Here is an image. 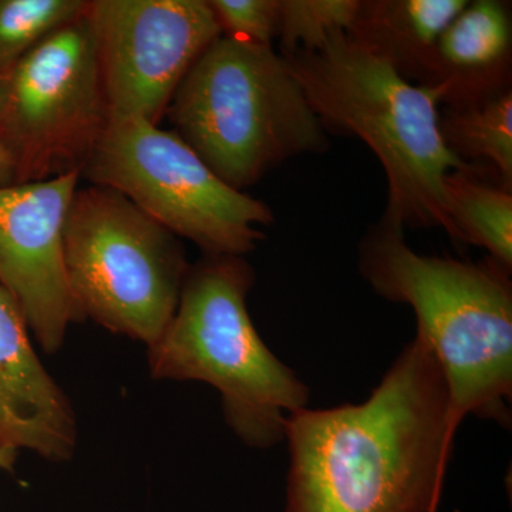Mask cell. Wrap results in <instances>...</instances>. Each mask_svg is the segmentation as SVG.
Masks as SVG:
<instances>
[{"instance_id":"6da1fadb","label":"cell","mask_w":512,"mask_h":512,"mask_svg":"<svg viewBox=\"0 0 512 512\" xmlns=\"http://www.w3.org/2000/svg\"><path fill=\"white\" fill-rule=\"evenodd\" d=\"M448 416L446 377L416 333L365 402L289 417L285 512H439Z\"/></svg>"},{"instance_id":"7a4b0ae2","label":"cell","mask_w":512,"mask_h":512,"mask_svg":"<svg viewBox=\"0 0 512 512\" xmlns=\"http://www.w3.org/2000/svg\"><path fill=\"white\" fill-rule=\"evenodd\" d=\"M282 56L323 128L359 137L379 158L389 185L383 217L450 235L444 181L454 171L473 170L441 133L439 104L453 92V80L416 86L353 33Z\"/></svg>"},{"instance_id":"3957f363","label":"cell","mask_w":512,"mask_h":512,"mask_svg":"<svg viewBox=\"0 0 512 512\" xmlns=\"http://www.w3.org/2000/svg\"><path fill=\"white\" fill-rule=\"evenodd\" d=\"M399 222L382 217L359 247V271L387 301L406 303L417 335L429 343L446 377L450 431L468 416L511 427V269L417 254Z\"/></svg>"},{"instance_id":"277c9868","label":"cell","mask_w":512,"mask_h":512,"mask_svg":"<svg viewBox=\"0 0 512 512\" xmlns=\"http://www.w3.org/2000/svg\"><path fill=\"white\" fill-rule=\"evenodd\" d=\"M254 284L244 256L204 255L190 265L177 312L148 348V362L154 379L215 387L231 430L264 450L285 440L289 417L308 407L311 393L256 332L247 306Z\"/></svg>"},{"instance_id":"5b68a950","label":"cell","mask_w":512,"mask_h":512,"mask_svg":"<svg viewBox=\"0 0 512 512\" xmlns=\"http://www.w3.org/2000/svg\"><path fill=\"white\" fill-rule=\"evenodd\" d=\"M165 117L212 173L241 192L289 158L328 146L285 57L272 45L227 36L198 57Z\"/></svg>"},{"instance_id":"8992f818","label":"cell","mask_w":512,"mask_h":512,"mask_svg":"<svg viewBox=\"0 0 512 512\" xmlns=\"http://www.w3.org/2000/svg\"><path fill=\"white\" fill-rule=\"evenodd\" d=\"M64 265L79 320L153 346L180 303L190 264L180 238L119 191L74 192L64 224Z\"/></svg>"},{"instance_id":"52a82bcc","label":"cell","mask_w":512,"mask_h":512,"mask_svg":"<svg viewBox=\"0 0 512 512\" xmlns=\"http://www.w3.org/2000/svg\"><path fill=\"white\" fill-rule=\"evenodd\" d=\"M80 180L119 191L205 255L244 256L274 221L265 202L220 180L173 130L111 119Z\"/></svg>"},{"instance_id":"ba28073f","label":"cell","mask_w":512,"mask_h":512,"mask_svg":"<svg viewBox=\"0 0 512 512\" xmlns=\"http://www.w3.org/2000/svg\"><path fill=\"white\" fill-rule=\"evenodd\" d=\"M110 120L86 8L0 73V146L8 158V185L82 174Z\"/></svg>"},{"instance_id":"9c48e42d","label":"cell","mask_w":512,"mask_h":512,"mask_svg":"<svg viewBox=\"0 0 512 512\" xmlns=\"http://www.w3.org/2000/svg\"><path fill=\"white\" fill-rule=\"evenodd\" d=\"M111 119L160 126L178 86L222 36L208 0H89Z\"/></svg>"},{"instance_id":"30bf717a","label":"cell","mask_w":512,"mask_h":512,"mask_svg":"<svg viewBox=\"0 0 512 512\" xmlns=\"http://www.w3.org/2000/svg\"><path fill=\"white\" fill-rule=\"evenodd\" d=\"M80 174L0 187V285L47 353L80 322L64 265V224Z\"/></svg>"},{"instance_id":"8fae6325","label":"cell","mask_w":512,"mask_h":512,"mask_svg":"<svg viewBox=\"0 0 512 512\" xmlns=\"http://www.w3.org/2000/svg\"><path fill=\"white\" fill-rule=\"evenodd\" d=\"M76 444L72 404L36 355L18 303L0 285V447L63 463Z\"/></svg>"},{"instance_id":"7c38bea8","label":"cell","mask_w":512,"mask_h":512,"mask_svg":"<svg viewBox=\"0 0 512 512\" xmlns=\"http://www.w3.org/2000/svg\"><path fill=\"white\" fill-rule=\"evenodd\" d=\"M450 237L484 248L488 258L511 269L512 197L508 188L481 181L471 171H454L444 181Z\"/></svg>"},{"instance_id":"4fadbf2b","label":"cell","mask_w":512,"mask_h":512,"mask_svg":"<svg viewBox=\"0 0 512 512\" xmlns=\"http://www.w3.org/2000/svg\"><path fill=\"white\" fill-rule=\"evenodd\" d=\"M441 133L450 150L461 160L484 158L497 168L504 187L512 181V94L463 107L441 120Z\"/></svg>"},{"instance_id":"5bb4252c","label":"cell","mask_w":512,"mask_h":512,"mask_svg":"<svg viewBox=\"0 0 512 512\" xmlns=\"http://www.w3.org/2000/svg\"><path fill=\"white\" fill-rule=\"evenodd\" d=\"M511 25L507 10L493 0L467 3L437 43L440 59L461 70L490 69L510 50Z\"/></svg>"},{"instance_id":"9a60e30c","label":"cell","mask_w":512,"mask_h":512,"mask_svg":"<svg viewBox=\"0 0 512 512\" xmlns=\"http://www.w3.org/2000/svg\"><path fill=\"white\" fill-rule=\"evenodd\" d=\"M89 0H0V73L80 18Z\"/></svg>"},{"instance_id":"2e32d148","label":"cell","mask_w":512,"mask_h":512,"mask_svg":"<svg viewBox=\"0 0 512 512\" xmlns=\"http://www.w3.org/2000/svg\"><path fill=\"white\" fill-rule=\"evenodd\" d=\"M357 0H281L279 37L284 55L319 49L339 33H350L359 20Z\"/></svg>"},{"instance_id":"e0dca14e","label":"cell","mask_w":512,"mask_h":512,"mask_svg":"<svg viewBox=\"0 0 512 512\" xmlns=\"http://www.w3.org/2000/svg\"><path fill=\"white\" fill-rule=\"evenodd\" d=\"M222 36L272 45L281 25V0H208Z\"/></svg>"},{"instance_id":"ac0fdd59","label":"cell","mask_w":512,"mask_h":512,"mask_svg":"<svg viewBox=\"0 0 512 512\" xmlns=\"http://www.w3.org/2000/svg\"><path fill=\"white\" fill-rule=\"evenodd\" d=\"M18 451L0 447V470L13 471Z\"/></svg>"},{"instance_id":"d6986e66","label":"cell","mask_w":512,"mask_h":512,"mask_svg":"<svg viewBox=\"0 0 512 512\" xmlns=\"http://www.w3.org/2000/svg\"><path fill=\"white\" fill-rule=\"evenodd\" d=\"M9 180V164L5 151L0 146V187H6Z\"/></svg>"}]
</instances>
